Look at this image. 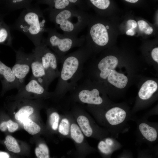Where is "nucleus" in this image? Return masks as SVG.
Listing matches in <instances>:
<instances>
[{"label": "nucleus", "instance_id": "f257e3e1", "mask_svg": "<svg viewBox=\"0 0 158 158\" xmlns=\"http://www.w3.org/2000/svg\"><path fill=\"white\" fill-rule=\"evenodd\" d=\"M119 62L117 57L108 55L85 65L84 68L87 78L101 86L110 99L121 97L142 77L138 70L123 68L118 66Z\"/></svg>", "mask_w": 158, "mask_h": 158}, {"label": "nucleus", "instance_id": "f03ea898", "mask_svg": "<svg viewBox=\"0 0 158 158\" xmlns=\"http://www.w3.org/2000/svg\"><path fill=\"white\" fill-rule=\"evenodd\" d=\"M92 53L85 44L65 56L61 62L58 80L55 89L51 92V98L62 99L75 88L84 74L85 64Z\"/></svg>", "mask_w": 158, "mask_h": 158}, {"label": "nucleus", "instance_id": "7ed1b4c3", "mask_svg": "<svg viewBox=\"0 0 158 158\" xmlns=\"http://www.w3.org/2000/svg\"><path fill=\"white\" fill-rule=\"evenodd\" d=\"M98 122L107 130L110 135L116 138L130 129L129 121L132 120L131 110L126 103L114 102L104 108L88 109Z\"/></svg>", "mask_w": 158, "mask_h": 158}, {"label": "nucleus", "instance_id": "20e7f679", "mask_svg": "<svg viewBox=\"0 0 158 158\" xmlns=\"http://www.w3.org/2000/svg\"><path fill=\"white\" fill-rule=\"evenodd\" d=\"M46 20L43 12L38 5L31 6L24 9L13 25V29L26 35L35 47L39 46L46 32Z\"/></svg>", "mask_w": 158, "mask_h": 158}, {"label": "nucleus", "instance_id": "39448f33", "mask_svg": "<svg viewBox=\"0 0 158 158\" xmlns=\"http://www.w3.org/2000/svg\"><path fill=\"white\" fill-rule=\"evenodd\" d=\"M49 13V20L56 28L63 34L73 37H77L87 26L90 18L87 13L75 7Z\"/></svg>", "mask_w": 158, "mask_h": 158}, {"label": "nucleus", "instance_id": "423d86ee", "mask_svg": "<svg viewBox=\"0 0 158 158\" xmlns=\"http://www.w3.org/2000/svg\"><path fill=\"white\" fill-rule=\"evenodd\" d=\"M70 93L71 100L86 104L87 108H104L114 102L101 86L87 78Z\"/></svg>", "mask_w": 158, "mask_h": 158}, {"label": "nucleus", "instance_id": "0eeeda50", "mask_svg": "<svg viewBox=\"0 0 158 158\" xmlns=\"http://www.w3.org/2000/svg\"><path fill=\"white\" fill-rule=\"evenodd\" d=\"M46 38L44 37L42 42L49 48L57 56L59 62L72 48L80 47L84 45L85 36L78 37L61 34L54 28H47Z\"/></svg>", "mask_w": 158, "mask_h": 158}, {"label": "nucleus", "instance_id": "6e6552de", "mask_svg": "<svg viewBox=\"0 0 158 158\" xmlns=\"http://www.w3.org/2000/svg\"><path fill=\"white\" fill-rule=\"evenodd\" d=\"M139 81L138 95L131 110L133 117L137 111L148 107L157 99L158 83L157 79L141 77Z\"/></svg>", "mask_w": 158, "mask_h": 158}, {"label": "nucleus", "instance_id": "1a4fd4ad", "mask_svg": "<svg viewBox=\"0 0 158 158\" xmlns=\"http://www.w3.org/2000/svg\"><path fill=\"white\" fill-rule=\"evenodd\" d=\"M73 114L75 117L77 124L84 135L101 140L110 135L109 132L97 125L83 110L78 107H74Z\"/></svg>", "mask_w": 158, "mask_h": 158}, {"label": "nucleus", "instance_id": "9d476101", "mask_svg": "<svg viewBox=\"0 0 158 158\" xmlns=\"http://www.w3.org/2000/svg\"><path fill=\"white\" fill-rule=\"evenodd\" d=\"M87 25L88 30L85 36V45L92 51L94 45L101 47L107 44L109 36L106 25L101 22L93 21L90 18Z\"/></svg>", "mask_w": 158, "mask_h": 158}, {"label": "nucleus", "instance_id": "9b49d317", "mask_svg": "<svg viewBox=\"0 0 158 158\" xmlns=\"http://www.w3.org/2000/svg\"><path fill=\"white\" fill-rule=\"evenodd\" d=\"M35 49L39 56L43 67L51 83L58 78L60 71L58 68L59 62L56 54L43 42Z\"/></svg>", "mask_w": 158, "mask_h": 158}, {"label": "nucleus", "instance_id": "f8f14e48", "mask_svg": "<svg viewBox=\"0 0 158 158\" xmlns=\"http://www.w3.org/2000/svg\"><path fill=\"white\" fill-rule=\"evenodd\" d=\"M148 118L144 116L138 119L135 117L133 120L136 124V135L138 143L152 145L158 141V123L150 122Z\"/></svg>", "mask_w": 158, "mask_h": 158}, {"label": "nucleus", "instance_id": "ddd939ff", "mask_svg": "<svg viewBox=\"0 0 158 158\" xmlns=\"http://www.w3.org/2000/svg\"><path fill=\"white\" fill-rule=\"evenodd\" d=\"M51 97V92L48 91L36 80L30 78V82L18 90L16 94L12 95L11 98L16 100H30L46 99Z\"/></svg>", "mask_w": 158, "mask_h": 158}, {"label": "nucleus", "instance_id": "4468645a", "mask_svg": "<svg viewBox=\"0 0 158 158\" xmlns=\"http://www.w3.org/2000/svg\"><path fill=\"white\" fill-rule=\"evenodd\" d=\"M14 50L16 53V62L11 69L19 82L20 90L25 85V78L31 68V53H25L21 48Z\"/></svg>", "mask_w": 158, "mask_h": 158}, {"label": "nucleus", "instance_id": "2eb2a0df", "mask_svg": "<svg viewBox=\"0 0 158 158\" xmlns=\"http://www.w3.org/2000/svg\"><path fill=\"white\" fill-rule=\"evenodd\" d=\"M31 53V78L36 80L45 89L48 90L51 83L37 52L34 49Z\"/></svg>", "mask_w": 158, "mask_h": 158}, {"label": "nucleus", "instance_id": "dca6fc26", "mask_svg": "<svg viewBox=\"0 0 158 158\" xmlns=\"http://www.w3.org/2000/svg\"><path fill=\"white\" fill-rule=\"evenodd\" d=\"M38 4H45L48 7L45 11L49 12L54 11L61 10L77 6L83 11L87 9V5L86 0H37Z\"/></svg>", "mask_w": 158, "mask_h": 158}, {"label": "nucleus", "instance_id": "f3484780", "mask_svg": "<svg viewBox=\"0 0 158 158\" xmlns=\"http://www.w3.org/2000/svg\"><path fill=\"white\" fill-rule=\"evenodd\" d=\"M122 147L116 138L110 135L100 140L97 145L98 149L104 158H110L114 152Z\"/></svg>", "mask_w": 158, "mask_h": 158}, {"label": "nucleus", "instance_id": "a211bd4d", "mask_svg": "<svg viewBox=\"0 0 158 158\" xmlns=\"http://www.w3.org/2000/svg\"><path fill=\"white\" fill-rule=\"evenodd\" d=\"M26 104L20 107V108L15 112H13L15 118L17 120L23 122L25 119L29 118V117L33 114L35 111L34 107L32 105Z\"/></svg>", "mask_w": 158, "mask_h": 158}, {"label": "nucleus", "instance_id": "6ab92c4d", "mask_svg": "<svg viewBox=\"0 0 158 158\" xmlns=\"http://www.w3.org/2000/svg\"><path fill=\"white\" fill-rule=\"evenodd\" d=\"M70 134L71 138L78 144H81L84 142V136L77 123H71Z\"/></svg>", "mask_w": 158, "mask_h": 158}, {"label": "nucleus", "instance_id": "aec40b11", "mask_svg": "<svg viewBox=\"0 0 158 158\" xmlns=\"http://www.w3.org/2000/svg\"><path fill=\"white\" fill-rule=\"evenodd\" d=\"M8 1V6L13 11L22 8L26 9L32 5L31 0H12Z\"/></svg>", "mask_w": 158, "mask_h": 158}, {"label": "nucleus", "instance_id": "412c9836", "mask_svg": "<svg viewBox=\"0 0 158 158\" xmlns=\"http://www.w3.org/2000/svg\"><path fill=\"white\" fill-rule=\"evenodd\" d=\"M23 123L25 130L31 135L36 134L40 130V127L29 118L25 119Z\"/></svg>", "mask_w": 158, "mask_h": 158}, {"label": "nucleus", "instance_id": "4be33fe9", "mask_svg": "<svg viewBox=\"0 0 158 158\" xmlns=\"http://www.w3.org/2000/svg\"><path fill=\"white\" fill-rule=\"evenodd\" d=\"M4 143L9 151L15 153L20 152V150L18 142L12 136L7 135L6 138Z\"/></svg>", "mask_w": 158, "mask_h": 158}, {"label": "nucleus", "instance_id": "5701e85b", "mask_svg": "<svg viewBox=\"0 0 158 158\" xmlns=\"http://www.w3.org/2000/svg\"><path fill=\"white\" fill-rule=\"evenodd\" d=\"M1 22L0 23V43H5L12 46V38L9 29L8 27L1 26Z\"/></svg>", "mask_w": 158, "mask_h": 158}, {"label": "nucleus", "instance_id": "b1692460", "mask_svg": "<svg viewBox=\"0 0 158 158\" xmlns=\"http://www.w3.org/2000/svg\"><path fill=\"white\" fill-rule=\"evenodd\" d=\"M71 124L68 118L63 117L59 123L58 128L59 132L64 136L68 135L70 134Z\"/></svg>", "mask_w": 158, "mask_h": 158}, {"label": "nucleus", "instance_id": "393cba45", "mask_svg": "<svg viewBox=\"0 0 158 158\" xmlns=\"http://www.w3.org/2000/svg\"><path fill=\"white\" fill-rule=\"evenodd\" d=\"M158 147L151 149H138L137 158H158Z\"/></svg>", "mask_w": 158, "mask_h": 158}, {"label": "nucleus", "instance_id": "a878e982", "mask_svg": "<svg viewBox=\"0 0 158 158\" xmlns=\"http://www.w3.org/2000/svg\"><path fill=\"white\" fill-rule=\"evenodd\" d=\"M86 1L88 6H92L100 10H105L110 4L109 0H90Z\"/></svg>", "mask_w": 158, "mask_h": 158}, {"label": "nucleus", "instance_id": "bb28decb", "mask_svg": "<svg viewBox=\"0 0 158 158\" xmlns=\"http://www.w3.org/2000/svg\"><path fill=\"white\" fill-rule=\"evenodd\" d=\"M35 152L37 158H49V151L47 146L45 144H40L36 148Z\"/></svg>", "mask_w": 158, "mask_h": 158}, {"label": "nucleus", "instance_id": "cd10ccee", "mask_svg": "<svg viewBox=\"0 0 158 158\" xmlns=\"http://www.w3.org/2000/svg\"><path fill=\"white\" fill-rule=\"evenodd\" d=\"M60 116L59 113L56 111H53L50 113L49 116V121L50 125L54 130L58 129Z\"/></svg>", "mask_w": 158, "mask_h": 158}, {"label": "nucleus", "instance_id": "c85d7f7f", "mask_svg": "<svg viewBox=\"0 0 158 158\" xmlns=\"http://www.w3.org/2000/svg\"><path fill=\"white\" fill-rule=\"evenodd\" d=\"M140 30L147 35L151 34L153 32V28L145 20H140L138 22Z\"/></svg>", "mask_w": 158, "mask_h": 158}, {"label": "nucleus", "instance_id": "c756f323", "mask_svg": "<svg viewBox=\"0 0 158 158\" xmlns=\"http://www.w3.org/2000/svg\"><path fill=\"white\" fill-rule=\"evenodd\" d=\"M6 127L8 131L13 132L18 129V124L12 121L9 120L6 122Z\"/></svg>", "mask_w": 158, "mask_h": 158}, {"label": "nucleus", "instance_id": "7c9ffc66", "mask_svg": "<svg viewBox=\"0 0 158 158\" xmlns=\"http://www.w3.org/2000/svg\"><path fill=\"white\" fill-rule=\"evenodd\" d=\"M117 158H134L133 154L128 150L125 149L119 155Z\"/></svg>", "mask_w": 158, "mask_h": 158}, {"label": "nucleus", "instance_id": "2f4dec72", "mask_svg": "<svg viewBox=\"0 0 158 158\" xmlns=\"http://www.w3.org/2000/svg\"><path fill=\"white\" fill-rule=\"evenodd\" d=\"M151 56L152 59L158 63V48H154L151 51Z\"/></svg>", "mask_w": 158, "mask_h": 158}, {"label": "nucleus", "instance_id": "473e14b6", "mask_svg": "<svg viewBox=\"0 0 158 158\" xmlns=\"http://www.w3.org/2000/svg\"><path fill=\"white\" fill-rule=\"evenodd\" d=\"M127 24L131 26L130 29H133L136 28L137 26V23L136 21L133 20H129L127 21Z\"/></svg>", "mask_w": 158, "mask_h": 158}, {"label": "nucleus", "instance_id": "72a5a7b5", "mask_svg": "<svg viewBox=\"0 0 158 158\" xmlns=\"http://www.w3.org/2000/svg\"><path fill=\"white\" fill-rule=\"evenodd\" d=\"M7 129L6 122H2L0 124V130L2 131H5Z\"/></svg>", "mask_w": 158, "mask_h": 158}, {"label": "nucleus", "instance_id": "f704fd0d", "mask_svg": "<svg viewBox=\"0 0 158 158\" xmlns=\"http://www.w3.org/2000/svg\"><path fill=\"white\" fill-rule=\"evenodd\" d=\"M0 158H10L9 154L7 153L0 152Z\"/></svg>", "mask_w": 158, "mask_h": 158}, {"label": "nucleus", "instance_id": "c9c22d12", "mask_svg": "<svg viewBox=\"0 0 158 158\" xmlns=\"http://www.w3.org/2000/svg\"><path fill=\"white\" fill-rule=\"evenodd\" d=\"M135 33L133 29H130L128 30L126 32V34L128 35L133 36Z\"/></svg>", "mask_w": 158, "mask_h": 158}, {"label": "nucleus", "instance_id": "e433bc0d", "mask_svg": "<svg viewBox=\"0 0 158 158\" xmlns=\"http://www.w3.org/2000/svg\"><path fill=\"white\" fill-rule=\"evenodd\" d=\"M125 1L130 3H135L138 1V0H126Z\"/></svg>", "mask_w": 158, "mask_h": 158}]
</instances>
